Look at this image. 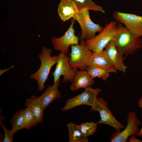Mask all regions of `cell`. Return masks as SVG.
Returning <instances> with one entry per match:
<instances>
[{
    "label": "cell",
    "instance_id": "1",
    "mask_svg": "<svg viewBox=\"0 0 142 142\" xmlns=\"http://www.w3.org/2000/svg\"><path fill=\"white\" fill-rule=\"evenodd\" d=\"M119 50L125 56L142 48V38L132 33L123 24L118 23L112 40Z\"/></svg>",
    "mask_w": 142,
    "mask_h": 142
},
{
    "label": "cell",
    "instance_id": "2",
    "mask_svg": "<svg viewBox=\"0 0 142 142\" xmlns=\"http://www.w3.org/2000/svg\"><path fill=\"white\" fill-rule=\"evenodd\" d=\"M52 51L51 49L44 47L38 57L41 64L38 69L31 74L30 78L36 80L38 84V91L42 92L45 88L44 84L48 79L50 70L56 63L58 55L51 56Z\"/></svg>",
    "mask_w": 142,
    "mask_h": 142
},
{
    "label": "cell",
    "instance_id": "3",
    "mask_svg": "<svg viewBox=\"0 0 142 142\" xmlns=\"http://www.w3.org/2000/svg\"><path fill=\"white\" fill-rule=\"evenodd\" d=\"M118 24L116 21H111L106 24L103 30L98 35L85 40V43L87 48L94 52L103 50L108 43L113 40Z\"/></svg>",
    "mask_w": 142,
    "mask_h": 142
},
{
    "label": "cell",
    "instance_id": "4",
    "mask_svg": "<svg viewBox=\"0 0 142 142\" xmlns=\"http://www.w3.org/2000/svg\"><path fill=\"white\" fill-rule=\"evenodd\" d=\"M79 40V44L71 45L69 63L72 68L85 70L89 65L93 52L87 48L84 39Z\"/></svg>",
    "mask_w": 142,
    "mask_h": 142
},
{
    "label": "cell",
    "instance_id": "5",
    "mask_svg": "<svg viewBox=\"0 0 142 142\" xmlns=\"http://www.w3.org/2000/svg\"><path fill=\"white\" fill-rule=\"evenodd\" d=\"M89 10H84L74 15L72 18L79 23L82 30L79 39L85 40L95 37L97 32H100L104 28L99 24H96L91 19Z\"/></svg>",
    "mask_w": 142,
    "mask_h": 142
},
{
    "label": "cell",
    "instance_id": "6",
    "mask_svg": "<svg viewBox=\"0 0 142 142\" xmlns=\"http://www.w3.org/2000/svg\"><path fill=\"white\" fill-rule=\"evenodd\" d=\"M91 111L98 112L100 119L97 124H104L109 125L118 131H121L125 126L117 120L108 108L107 101L102 98H97L96 102L91 106Z\"/></svg>",
    "mask_w": 142,
    "mask_h": 142
},
{
    "label": "cell",
    "instance_id": "7",
    "mask_svg": "<svg viewBox=\"0 0 142 142\" xmlns=\"http://www.w3.org/2000/svg\"><path fill=\"white\" fill-rule=\"evenodd\" d=\"M101 90L99 88H93L91 87L85 89L84 91L82 93L67 99L62 111L65 112L81 105L92 106L96 102L97 96Z\"/></svg>",
    "mask_w": 142,
    "mask_h": 142
},
{
    "label": "cell",
    "instance_id": "8",
    "mask_svg": "<svg viewBox=\"0 0 142 142\" xmlns=\"http://www.w3.org/2000/svg\"><path fill=\"white\" fill-rule=\"evenodd\" d=\"M134 111L129 112L127 115L126 127L122 131H116L110 137L111 142H126L130 136L136 135L140 130L138 128L142 123L136 116Z\"/></svg>",
    "mask_w": 142,
    "mask_h": 142
},
{
    "label": "cell",
    "instance_id": "9",
    "mask_svg": "<svg viewBox=\"0 0 142 142\" xmlns=\"http://www.w3.org/2000/svg\"><path fill=\"white\" fill-rule=\"evenodd\" d=\"M70 59V56L67 54L62 52L59 54L55 68L52 74L54 83L59 80L62 75L63 77L62 83L72 82L78 70L77 69L70 67L69 63Z\"/></svg>",
    "mask_w": 142,
    "mask_h": 142
},
{
    "label": "cell",
    "instance_id": "10",
    "mask_svg": "<svg viewBox=\"0 0 142 142\" xmlns=\"http://www.w3.org/2000/svg\"><path fill=\"white\" fill-rule=\"evenodd\" d=\"M113 16L115 19L124 25L133 34L142 36V16L116 11Z\"/></svg>",
    "mask_w": 142,
    "mask_h": 142
},
{
    "label": "cell",
    "instance_id": "11",
    "mask_svg": "<svg viewBox=\"0 0 142 142\" xmlns=\"http://www.w3.org/2000/svg\"><path fill=\"white\" fill-rule=\"evenodd\" d=\"M75 20L72 21L67 31L62 36L59 38L53 37L51 39L54 48L66 54L68 53L70 46L78 44L79 38L75 34L73 28Z\"/></svg>",
    "mask_w": 142,
    "mask_h": 142
},
{
    "label": "cell",
    "instance_id": "12",
    "mask_svg": "<svg viewBox=\"0 0 142 142\" xmlns=\"http://www.w3.org/2000/svg\"><path fill=\"white\" fill-rule=\"evenodd\" d=\"M105 48L108 57L117 70L125 73L127 68L124 63L123 55L119 50L113 41L110 42Z\"/></svg>",
    "mask_w": 142,
    "mask_h": 142
},
{
    "label": "cell",
    "instance_id": "13",
    "mask_svg": "<svg viewBox=\"0 0 142 142\" xmlns=\"http://www.w3.org/2000/svg\"><path fill=\"white\" fill-rule=\"evenodd\" d=\"M61 80L60 79L53 85L48 86L42 95L37 97L38 100L44 109L54 101L61 97V93L58 89Z\"/></svg>",
    "mask_w": 142,
    "mask_h": 142
},
{
    "label": "cell",
    "instance_id": "14",
    "mask_svg": "<svg viewBox=\"0 0 142 142\" xmlns=\"http://www.w3.org/2000/svg\"><path fill=\"white\" fill-rule=\"evenodd\" d=\"M89 66L100 68L109 73H116L117 71L109 59L105 50L100 52H93Z\"/></svg>",
    "mask_w": 142,
    "mask_h": 142
},
{
    "label": "cell",
    "instance_id": "15",
    "mask_svg": "<svg viewBox=\"0 0 142 142\" xmlns=\"http://www.w3.org/2000/svg\"><path fill=\"white\" fill-rule=\"evenodd\" d=\"M92 78L86 70H78L70 86V90L75 91L80 88L91 87L94 83Z\"/></svg>",
    "mask_w": 142,
    "mask_h": 142
},
{
    "label": "cell",
    "instance_id": "16",
    "mask_svg": "<svg viewBox=\"0 0 142 142\" xmlns=\"http://www.w3.org/2000/svg\"><path fill=\"white\" fill-rule=\"evenodd\" d=\"M58 12L61 19L64 22L72 18L78 11L73 0H61Z\"/></svg>",
    "mask_w": 142,
    "mask_h": 142
},
{
    "label": "cell",
    "instance_id": "17",
    "mask_svg": "<svg viewBox=\"0 0 142 142\" xmlns=\"http://www.w3.org/2000/svg\"><path fill=\"white\" fill-rule=\"evenodd\" d=\"M37 97L33 95L30 98L26 99L24 104L31 110L36 120L39 124L43 121L44 110V109L38 100Z\"/></svg>",
    "mask_w": 142,
    "mask_h": 142
},
{
    "label": "cell",
    "instance_id": "18",
    "mask_svg": "<svg viewBox=\"0 0 142 142\" xmlns=\"http://www.w3.org/2000/svg\"><path fill=\"white\" fill-rule=\"evenodd\" d=\"M66 125L69 131V142H88V139L83 134L78 125L71 122Z\"/></svg>",
    "mask_w": 142,
    "mask_h": 142
},
{
    "label": "cell",
    "instance_id": "19",
    "mask_svg": "<svg viewBox=\"0 0 142 142\" xmlns=\"http://www.w3.org/2000/svg\"><path fill=\"white\" fill-rule=\"evenodd\" d=\"M78 12L84 10L99 11L105 13V12L101 6L96 4L92 0H73Z\"/></svg>",
    "mask_w": 142,
    "mask_h": 142
},
{
    "label": "cell",
    "instance_id": "20",
    "mask_svg": "<svg viewBox=\"0 0 142 142\" xmlns=\"http://www.w3.org/2000/svg\"><path fill=\"white\" fill-rule=\"evenodd\" d=\"M24 109L18 110L11 119L10 122L12 126L11 130L14 134L24 128Z\"/></svg>",
    "mask_w": 142,
    "mask_h": 142
},
{
    "label": "cell",
    "instance_id": "21",
    "mask_svg": "<svg viewBox=\"0 0 142 142\" xmlns=\"http://www.w3.org/2000/svg\"><path fill=\"white\" fill-rule=\"evenodd\" d=\"M86 70L93 79L98 77L105 80L108 79L110 75V73L105 70L96 66H89L87 67Z\"/></svg>",
    "mask_w": 142,
    "mask_h": 142
},
{
    "label": "cell",
    "instance_id": "22",
    "mask_svg": "<svg viewBox=\"0 0 142 142\" xmlns=\"http://www.w3.org/2000/svg\"><path fill=\"white\" fill-rule=\"evenodd\" d=\"M98 124L93 122L82 123L78 127L83 134L86 137L94 135L97 128Z\"/></svg>",
    "mask_w": 142,
    "mask_h": 142
},
{
    "label": "cell",
    "instance_id": "23",
    "mask_svg": "<svg viewBox=\"0 0 142 142\" xmlns=\"http://www.w3.org/2000/svg\"><path fill=\"white\" fill-rule=\"evenodd\" d=\"M38 124L31 110L27 107L24 109V128L29 129Z\"/></svg>",
    "mask_w": 142,
    "mask_h": 142
},
{
    "label": "cell",
    "instance_id": "24",
    "mask_svg": "<svg viewBox=\"0 0 142 142\" xmlns=\"http://www.w3.org/2000/svg\"><path fill=\"white\" fill-rule=\"evenodd\" d=\"M0 126L3 129L4 132V134L3 142H12L13 141L14 134L11 130H8L4 124L0 122Z\"/></svg>",
    "mask_w": 142,
    "mask_h": 142
},
{
    "label": "cell",
    "instance_id": "25",
    "mask_svg": "<svg viewBox=\"0 0 142 142\" xmlns=\"http://www.w3.org/2000/svg\"><path fill=\"white\" fill-rule=\"evenodd\" d=\"M138 105L139 108H142V97H141L138 101ZM136 135L137 136L142 138V126L140 130Z\"/></svg>",
    "mask_w": 142,
    "mask_h": 142
},
{
    "label": "cell",
    "instance_id": "26",
    "mask_svg": "<svg viewBox=\"0 0 142 142\" xmlns=\"http://www.w3.org/2000/svg\"><path fill=\"white\" fill-rule=\"evenodd\" d=\"M134 135L131 136L129 137L128 140L129 142H142V140L137 139Z\"/></svg>",
    "mask_w": 142,
    "mask_h": 142
},
{
    "label": "cell",
    "instance_id": "27",
    "mask_svg": "<svg viewBox=\"0 0 142 142\" xmlns=\"http://www.w3.org/2000/svg\"><path fill=\"white\" fill-rule=\"evenodd\" d=\"M14 67V65H12V66L11 67H10L4 69L3 70H0V75L1 76L3 73L4 72H6L8 70H9L11 68H12Z\"/></svg>",
    "mask_w": 142,
    "mask_h": 142
}]
</instances>
